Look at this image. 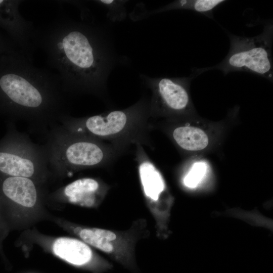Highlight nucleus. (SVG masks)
Here are the masks:
<instances>
[{
	"label": "nucleus",
	"mask_w": 273,
	"mask_h": 273,
	"mask_svg": "<svg viewBox=\"0 0 273 273\" xmlns=\"http://www.w3.org/2000/svg\"><path fill=\"white\" fill-rule=\"evenodd\" d=\"M58 74L36 67L17 50L0 57V115L21 120L30 132L43 138L68 114Z\"/></svg>",
	"instance_id": "f03ea898"
},
{
	"label": "nucleus",
	"mask_w": 273,
	"mask_h": 273,
	"mask_svg": "<svg viewBox=\"0 0 273 273\" xmlns=\"http://www.w3.org/2000/svg\"><path fill=\"white\" fill-rule=\"evenodd\" d=\"M20 0H0V28L5 31L17 49L32 59L36 28L22 16Z\"/></svg>",
	"instance_id": "6e6552de"
},
{
	"label": "nucleus",
	"mask_w": 273,
	"mask_h": 273,
	"mask_svg": "<svg viewBox=\"0 0 273 273\" xmlns=\"http://www.w3.org/2000/svg\"><path fill=\"white\" fill-rule=\"evenodd\" d=\"M49 247L51 252L58 258L72 266L92 273H105L113 266L80 239L57 238L52 241Z\"/></svg>",
	"instance_id": "0eeeda50"
},
{
	"label": "nucleus",
	"mask_w": 273,
	"mask_h": 273,
	"mask_svg": "<svg viewBox=\"0 0 273 273\" xmlns=\"http://www.w3.org/2000/svg\"><path fill=\"white\" fill-rule=\"evenodd\" d=\"M68 230L92 247L103 252L132 273L139 271L135 256V247L141 239L147 238L149 231L146 219L133 221L123 231L89 227L68 223Z\"/></svg>",
	"instance_id": "423d86ee"
},
{
	"label": "nucleus",
	"mask_w": 273,
	"mask_h": 273,
	"mask_svg": "<svg viewBox=\"0 0 273 273\" xmlns=\"http://www.w3.org/2000/svg\"><path fill=\"white\" fill-rule=\"evenodd\" d=\"M51 177L64 178L73 171L96 166L104 158L96 142L81 138L58 124L43 138Z\"/></svg>",
	"instance_id": "39448f33"
},
{
	"label": "nucleus",
	"mask_w": 273,
	"mask_h": 273,
	"mask_svg": "<svg viewBox=\"0 0 273 273\" xmlns=\"http://www.w3.org/2000/svg\"><path fill=\"white\" fill-rule=\"evenodd\" d=\"M42 186L29 178L0 174V200L24 210L35 209L44 196Z\"/></svg>",
	"instance_id": "9d476101"
},
{
	"label": "nucleus",
	"mask_w": 273,
	"mask_h": 273,
	"mask_svg": "<svg viewBox=\"0 0 273 273\" xmlns=\"http://www.w3.org/2000/svg\"><path fill=\"white\" fill-rule=\"evenodd\" d=\"M140 79L154 92L164 108L174 112L187 110L191 106L189 87L195 77H152L141 74Z\"/></svg>",
	"instance_id": "1a4fd4ad"
},
{
	"label": "nucleus",
	"mask_w": 273,
	"mask_h": 273,
	"mask_svg": "<svg viewBox=\"0 0 273 273\" xmlns=\"http://www.w3.org/2000/svg\"><path fill=\"white\" fill-rule=\"evenodd\" d=\"M176 143L183 149L197 151L205 149L209 143V138L202 129L194 126H180L173 132Z\"/></svg>",
	"instance_id": "2eb2a0df"
},
{
	"label": "nucleus",
	"mask_w": 273,
	"mask_h": 273,
	"mask_svg": "<svg viewBox=\"0 0 273 273\" xmlns=\"http://www.w3.org/2000/svg\"><path fill=\"white\" fill-rule=\"evenodd\" d=\"M229 52L219 63L208 67L194 68L195 77L210 70H219L224 75L232 72H250L270 81L273 79L272 46L273 24L265 23L261 33L254 37L240 36L229 33Z\"/></svg>",
	"instance_id": "7ed1b4c3"
},
{
	"label": "nucleus",
	"mask_w": 273,
	"mask_h": 273,
	"mask_svg": "<svg viewBox=\"0 0 273 273\" xmlns=\"http://www.w3.org/2000/svg\"><path fill=\"white\" fill-rule=\"evenodd\" d=\"M127 120L125 111L116 110L105 116L97 115L82 119H76L67 114L60 118L59 124L67 130L78 134L85 131L93 135L105 136L121 131Z\"/></svg>",
	"instance_id": "9b49d317"
},
{
	"label": "nucleus",
	"mask_w": 273,
	"mask_h": 273,
	"mask_svg": "<svg viewBox=\"0 0 273 273\" xmlns=\"http://www.w3.org/2000/svg\"><path fill=\"white\" fill-rule=\"evenodd\" d=\"M0 174L27 177L43 185L51 177L44 145L33 142L7 121V131L0 140Z\"/></svg>",
	"instance_id": "20e7f679"
},
{
	"label": "nucleus",
	"mask_w": 273,
	"mask_h": 273,
	"mask_svg": "<svg viewBox=\"0 0 273 273\" xmlns=\"http://www.w3.org/2000/svg\"><path fill=\"white\" fill-rule=\"evenodd\" d=\"M140 177L148 209L160 210L166 203L168 197L165 181L160 172L151 163L145 162L139 168Z\"/></svg>",
	"instance_id": "4468645a"
},
{
	"label": "nucleus",
	"mask_w": 273,
	"mask_h": 273,
	"mask_svg": "<svg viewBox=\"0 0 273 273\" xmlns=\"http://www.w3.org/2000/svg\"><path fill=\"white\" fill-rule=\"evenodd\" d=\"M93 2L107 10V17L112 22L122 21L127 15L125 5L128 1L97 0Z\"/></svg>",
	"instance_id": "dca6fc26"
},
{
	"label": "nucleus",
	"mask_w": 273,
	"mask_h": 273,
	"mask_svg": "<svg viewBox=\"0 0 273 273\" xmlns=\"http://www.w3.org/2000/svg\"><path fill=\"white\" fill-rule=\"evenodd\" d=\"M109 34L86 8L80 10V21L61 14L47 26L36 29L34 43L58 72L66 95L97 94L105 88L114 68L125 62Z\"/></svg>",
	"instance_id": "f257e3e1"
},
{
	"label": "nucleus",
	"mask_w": 273,
	"mask_h": 273,
	"mask_svg": "<svg viewBox=\"0 0 273 273\" xmlns=\"http://www.w3.org/2000/svg\"><path fill=\"white\" fill-rule=\"evenodd\" d=\"M106 189L97 179H76L49 195L50 198L86 208H97L102 202Z\"/></svg>",
	"instance_id": "f8f14e48"
},
{
	"label": "nucleus",
	"mask_w": 273,
	"mask_h": 273,
	"mask_svg": "<svg viewBox=\"0 0 273 273\" xmlns=\"http://www.w3.org/2000/svg\"><path fill=\"white\" fill-rule=\"evenodd\" d=\"M224 0H176L158 9L148 10L144 3H138L129 13L130 19L137 21L148 18L153 15L171 10H191L213 18V11L226 2Z\"/></svg>",
	"instance_id": "ddd939ff"
},
{
	"label": "nucleus",
	"mask_w": 273,
	"mask_h": 273,
	"mask_svg": "<svg viewBox=\"0 0 273 273\" xmlns=\"http://www.w3.org/2000/svg\"><path fill=\"white\" fill-rule=\"evenodd\" d=\"M207 165L203 162H197L193 164L185 176L183 183L189 189L196 188L203 181L207 172Z\"/></svg>",
	"instance_id": "f3484780"
},
{
	"label": "nucleus",
	"mask_w": 273,
	"mask_h": 273,
	"mask_svg": "<svg viewBox=\"0 0 273 273\" xmlns=\"http://www.w3.org/2000/svg\"><path fill=\"white\" fill-rule=\"evenodd\" d=\"M18 50L9 37L0 33V57Z\"/></svg>",
	"instance_id": "a211bd4d"
}]
</instances>
